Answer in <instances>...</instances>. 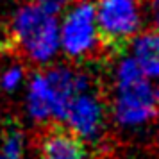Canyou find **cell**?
Instances as JSON below:
<instances>
[{
  "label": "cell",
  "mask_w": 159,
  "mask_h": 159,
  "mask_svg": "<svg viewBox=\"0 0 159 159\" xmlns=\"http://www.w3.org/2000/svg\"><path fill=\"white\" fill-rule=\"evenodd\" d=\"M113 118L122 127H139L157 115V98L152 80L141 72L132 56L123 57L115 73Z\"/></svg>",
  "instance_id": "obj_1"
},
{
  "label": "cell",
  "mask_w": 159,
  "mask_h": 159,
  "mask_svg": "<svg viewBox=\"0 0 159 159\" xmlns=\"http://www.w3.org/2000/svg\"><path fill=\"white\" fill-rule=\"evenodd\" d=\"M13 39L34 63H48L59 50V23L36 4H25L13 18Z\"/></svg>",
  "instance_id": "obj_2"
},
{
  "label": "cell",
  "mask_w": 159,
  "mask_h": 159,
  "mask_svg": "<svg viewBox=\"0 0 159 159\" xmlns=\"http://www.w3.org/2000/svg\"><path fill=\"white\" fill-rule=\"evenodd\" d=\"M100 41L95 4L89 0H80L72 4L65 20L59 27V48H63L68 57H88Z\"/></svg>",
  "instance_id": "obj_3"
},
{
  "label": "cell",
  "mask_w": 159,
  "mask_h": 159,
  "mask_svg": "<svg viewBox=\"0 0 159 159\" xmlns=\"http://www.w3.org/2000/svg\"><path fill=\"white\" fill-rule=\"evenodd\" d=\"M95 16L102 43L113 48L123 47L139 29V0H97Z\"/></svg>",
  "instance_id": "obj_4"
},
{
  "label": "cell",
  "mask_w": 159,
  "mask_h": 159,
  "mask_svg": "<svg viewBox=\"0 0 159 159\" xmlns=\"http://www.w3.org/2000/svg\"><path fill=\"white\" fill-rule=\"evenodd\" d=\"M63 122L68 123V130L80 139L98 138L104 127V106L100 98L89 89L77 93L66 109Z\"/></svg>",
  "instance_id": "obj_5"
},
{
  "label": "cell",
  "mask_w": 159,
  "mask_h": 159,
  "mask_svg": "<svg viewBox=\"0 0 159 159\" xmlns=\"http://www.w3.org/2000/svg\"><path fill=\"white\" fill-rule=\"evenodd\" d=\"M41 159H86V148L72 130L54 127L41 139Z\"/></svg>",
  "instance_id": "obj_6"
},
{
  "label": "cell",
  "mask_w": 159,
  "mask_h": 159,
  "mask_svg": "<svg viewBox=\"0 0 159 159\" xmlns=\"http://www.w3.org/2000/svg\"><path fill=\"white\" fill-rule=\"evenodd\" d=\"M132 57L136 59L141 72L154 79V91L159 104V30H152L147 34H141L132 43Z\"/></svg>",
  "instance_id": "obj_7"
},
{
  "label": "cell",
  "mask_w": 159,
  "mask_h": 159,
  "mask_svg": "<svg viewBox=\"0 0 159 159\" xmlns=\"http://www.w3.org/2000/svg\"><path fill=\"white\" fill-rule=\"evenodd\" d=\"M27 109H29V115L38 122L54 120V98L43 72L34 73L29 82Z\"/></svg>",
  "instance_id": "obj_8"
},
{
  "label": "cell",
  "mask_w": 159,
  "mask_h": 159,
  "mask_svg": "<svg viewBox=\"0 0 159 159\" xmlns=\"http://www.w3.org/2000/svg\"><path fill=\"white\" fill-rule=\"evenodd\" d=\"M23 80V68L22 66H11L0 77V86L6 91H15Z\"/></svg>",
  "instance_id": "obj_9"
},
{
  "label": "cell",
  "mask_w": 159,
  "mask_h": 159,
  "mask_svg": "<svg viewBox=\"0 0 159 159\" xmlns=\"http://www.w3.org/2000/svg\"><path fill=\"white\" fill-rule=\"evenodd\" d=\"M73 0H34L32 4H36L39 9H43L45 13H48L52 16H57L59 13H63Z\"/></svg>",
  "instance_id": "obj_10"
},
{
  "label": "cell",
  "mask_w": 159,
  "mask_h": 159,
  "mask_svg": "<svg viewBox=\"0 0 159 159\" xmlns=\"http://www.w3.org/2000/svg\"><path fill=\"white\" fill-rule=\"evenodd\" d=\"M150 15H152V20L156 23L157 30H159V0H150Z\"/></svg>",
  "instance_id": "obj_11"
},
{
  "label": "cell",
  "mask_w": 159,
  "mask_h": 159,
  "mask_svg": "<svg viewBox=\"0 0 159 159\" xmlns=\"http://www.w3.org/2000/svg\"><path fill=\"white\" fill-rule=\"evenodd\" d=\"M0 159H7V157H6V154H4V150H2V148H0Z\"/></svg>",
  "instance_id": "obj_12"
}]
</instances>
